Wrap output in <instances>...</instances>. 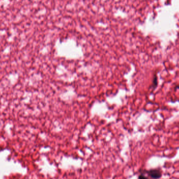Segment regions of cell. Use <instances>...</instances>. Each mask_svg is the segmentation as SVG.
<instances>
[{
	"mask_svg": "<svg viewBox=\"0 0 179 179\" xmlns=\"http://www.w3.org/2000/svg\"><path fill=\"white\" fill-rule=\"evenodd\" d=\"M148 174L152 179H160L162 176V174L159 170L151 169L148 171Z\"/></svg>",
	"mask_w": 179,
	"mask_h": 179,
	"instance_id": "1",
	"label": "cell"
},
{
	"mask_svg": "<svg viewBox=\"0 0 179 179\" xmlns=\"http://www.w3.org/2000/svg\"><path fill=\"white\" fill-rule=\"evenodd\" d=\"M157 83H158V81H157V77L156 76H154V80H153V85H154V87L157 86Z\"/></svg>",
	"mask_w": 179,
	"mask_h": 179,
	"instance_id": "2",
	"label": "cell"
},
{
	"mask_svg": "<svg viewBox=\"0 0 179 179\" xmlns=\"http://www.w3.org/2000/svg\"><path fill=\"white\" fill-rule=\"evenodd\" d=\"M138 179H148L147 177H146L145 176H143V175H141V176H139L138 177Z\"/></svg>",
	"mask_w": 179,
	"mask_h": 179,
	"instance_id": "3",
	"label": "cell"
},
{
	"mask_svg": "<svg viewBox=\"0 0 179 179\" xmlns=\"http://www.w3.org/2000/svg\"><path fill=\"white\" fill-rule=\"evenodd\" d=\"M176 89H179V86H176Z\"/></svg>",
	"mask_w": 179,
	"mask_h": 179,
	"instance_id": "4",
	"label": "cell"
}]
</instances>
